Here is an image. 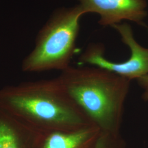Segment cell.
<instances>
[{"instance_id":"6da1fadb","label":"cell","mask_w":148,"mask_h":148,"mask_svg":"<svg viewBox=\"0 0 148 148\" xmlns=\"http://www.w3.org/2000/svg\"><path fill=\"white\" fill-rule=\"evenodd\" d=\"M0 108L39 131H72L95 126L57 77L1 87Z\"/></svg>"},{"instance_id":"7a4b0ae2","label":"cell","mask_w":148,"mask_h":148,"mask_svg":"<svg viewBox=\"0 0 148 148\" xmlns=\"http://www.w3.org/2000/svg\"><path fill=\"white\" fill-rule=\"evenodd\" d=\"M64 90L101 132L119 134L131 81L94 66H70L57 77Z\"/></svg>"},{"instance_id":"3957f363","label":"cell","mask_w":148,"mask_h":148,"mask_svg":"<svg viewBox=\"0 0 148 148\" xmlns=\"http://www.w3.org/2000/svg\"><path fill=\"white\" fill-rule=\"evenodd\" d=\"M85 14L79 4L56 11L39 32L34 49L23 61L22 70L62 71L70 66L76 51L80 19Z\"/></svg>"},{"instance_id":"277c9868","label":"cell","mask_w":148,"mask_h":148,"mask_svg":"<svg viewBox=\"0 0 148 148\" xmlns=\"http://www.w3.org/2000/svg\"><path fill=\"white\" fill-rule=\"evenodd\" d=\"M114 28L120 35L122 41L130 48L131 56L123 62H114L104 56V47L99 43L90 45L79 58V65H88L105 69L129 79H138L148 74V48L136 40L132 29L128 24H115Z\"/></svg>"},{"instance_id":"5b68a950","label":"cell","mask_w":148,"mask_h":148,"mask_svg":"<svg viewBox=\"0 0 148 148\" xmlns=\"http://www.w3.org/2000/svg\"><path fill=\"white\" fill-rule=\"evenodd\" d=\"M85 13L99 16L101 26L112 27L122 21L144 25L148 15L146 0H77Z\"/></svg>"},{"instance_id":"8992f818","label":"cell","mask_w":148,"mask_h":148,"mask_svg":"<svg viewBox=\"0 0 148 148\" xmlns=\"http://www.w3.org/2000/svg\"><path fill=\"white\" fill-rule=\"evenodd\" d=\"M101 133L95 126L72 131H40L35 148H92Z\"/></svg>"},{"instance_id":"52a82bcc","label":"cell","mask_w":148,"mask_h":148,"mask_svg":"<svg viewBox=\"0 0 148 148\" xmlns=\"http://www.w3.org/2000/svg\"><path fill=\"white\" fill-rule=\"evenodd\" d=\"M40 132L0 108V148H35Z\"/></svg>"},{"instance_id":"ba28073f","label":"cell","mask_w":148,"mask_h":148,"mask_svg":"<svg viewBox=\"0 0 148 148\" xmlns=\"http://www.w3.org/2000/svg\"><path fill=\"white\" fill-rule=\"evenodd\" d=\"M92 148H126V143L121 135L101 132Z\"/></svg>"},{"instance_id":"9c48e42d","label":"cell","mask_w":148,"mask_h":148,"mask_svg":"<svg viewBox=\"0 0 148 148\" xmlns=\"http://www.w3.org/2000/svg\"><path fill=\"white\" fill-rule=\"evenodd\" d=\"M138 84L143 88V93L142 98L145 101H148V74L137 79Z\"/></svg>"}]
</instances>
